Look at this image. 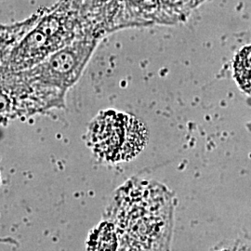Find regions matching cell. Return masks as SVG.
<instances>
[{"mask_svg": "<svg viewBox=\"0 0 251 251\" xmlns=\"http://www.w3.org/2000/svg\"><path fill=\"white\" fill-rule=\"evenodd\" d=\"M89 139L94 152L104 160L127 161L143 151L148 132L138 118L108 110L100 112L90 123Z\"/></svg>", "mask_w": 251, "mask_h": 251, "instance_id": "cell-1", "label": "cell"}, {"mask_svg": "<svg viewBox=\"0 0 251 251\" xmlns=\"http://www.w3.org/2000/svg\"><path fill=\"white\" fill-rule=\"evenodd\" d=\"M98 41L93 35H84L33 68L19 73L30 85L63 98L66 90L79 78Z\"/></svg>", "mask_w": 251, "mask_h": 251, "instance_id": "cell-2", "label": "cell"}, {"mask_svg": "<svg viewBox=\"0 0 251 251\" xmlns=\"http://www.w3.org/2000/svg\"><path fill=\"white\" fill-rule=\"evenodd\" d=\"M233 76L243 92L251 95V46H245L235 55Z\"/></svg>", "mask_w": 251, "mask_h": 251, "instance_id": "cell-3", "label": "cell"}, {"mask_svg": "<svg viewBox=\"0 0 251 251\" xmlns=\"http://www.w3.org/2000/svg\"><path fill=\"white\" fill-rule=\"evenodd\" d=\"M94 243V250L96 251H114L116 249L115 233L111 228H108V225H104L98 231Z\"/></svg>", "mask_w": 251, "mask_h": 251, "instance_id": "cell-4", "label": "cell"}, {"mask_svg": "<svg viewBox=\"0 0 251 251\" xmlns=\"http://www.w3.org/2000/svg\"><path fill=\"white\" fill-rule=\"evenodd\" d=\"M95 1H97V2H104V1H106V0H95Z\"/></svg>", "mask_w": 251, "mask_h": 251, "instance_id": "cell-5", "label": "cell"}]
</instances>
